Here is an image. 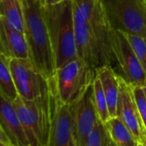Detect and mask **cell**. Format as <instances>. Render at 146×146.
<instances>
[{
    "instance_id": "6da1fadb",
    "label": "cell",
    "mask_w": 146,
    "mask_h": 146,
    "mask_svg": "<svg viewBox=\"0 0 146 146\" xmlns=\"http://www.w3.org/2000/svg\"><path fill=\"white\" fill-rule=\"evenodd\" d=\"M112 30L98 1L92 20L84 24H75L77 58L95 71L104 66H112L116 70Z\"/></svg>"
},
{
    "instance_id": "7a4b0ae2",
    "label": "cell",
    "mask_w": 146,
    "mask_h": 146,
    "mask_svg": "<svg viewBox=\"0 0 146 146\" xmlns=\"http://www.w3.org/2000/svg\"><path fill=\"white\" fill-rule=\"evenodd\" d=\"M21 5L29 59L46 79L54 77L56 68L45 18L44 0H22Z\"/></svg>"
},
{
    "instance_id": "3957f363",
    "label": "cell",
    "mask_w": 146,
    "mask_h": 146,
    "mask_svg": "<svg viewBox=\"0 0 146 146\" xmlns=\"http://www.w3.org/2000/svg\"><path fill=\"white\" fill-rule=\"evenodd\" d=\"M44 13L57 70L78 59L72 1L63 0L56 4L44 5Z\"/></svg>"
},
{
    "instance_id": "277c9868",
    "label": "cell",
    "mask_w": 146,
    "mask_h": 146,
    "mask_svg": "<svg viewBox=\"0 0 146 146\" xmlns=\"http://www.w3.org/2000/svg\"><path fill=\"white\" fill-rule=\"evenodd\" d=\"M12 103L30 146H49L52 120L50 88L44 96L33 101H27L18 96Z\"/></svg>"
},
{
    "instance_id": "5b68a950",
    "label": "cell",
    "mask_w": 146,
    "mask_h": 146,
    "mask_svg": "<svg viewBox=\"0 0 146 146\" xmlns=\"http://www.w3.org/2000/svg\"><path fill=\"white\" fill-rule=\"evenodd\" d=\"M98 1L112 29L146 38V3L145 0Z\"/></svg>"
},
{
    "instance_id": "8992f818",
    "label": "cell",
    "mask_w": 146,
    "mask_h": 146,
    "mask_svg": "<svg viewBox=\"0 0 146 146\" xmlns=\"http://www.w3.org/2000/svg\"><path fill=\"white\" fill-rule=\"evenodd\" d=\"M96 76V71L80 59L57 69L55 79L60 99L66 104L74 103L93 83Z\"/></svg>"
},
{
    "instance_id": "52a82bcc",
    "label": "cell",
    "mask_w": 146,
    "mask_h": 146,
    "mask_svg": "<svg viewBox=\"0 0 146 146\" xmlns=\"http://www.w3.org/2000/svg\"><path fill=\"white\" fill-rule=\"evenodd\" d=\"M111 39L118 75L132 87L145 86V73L127 34L113 29Z\"/></svg>"
},
{
    "instance_id": "ba28073f",
    "label": "cell",
    "mask_w": 146,
    "mask_h": 146,
    "mask_svg": "<svg viewBox=\"0 0 146 146\" xmlns=\"http://www.w3.org/2000/svg\"><path fill=\"white\" fill-rule=\"evenodd\" d=\"M10 71L18 95L27 101H33L44 96L49 83L28 59H11Z\"/></svg>"
},
{
    "instance_id": "9c48e42d",
    "label": "cell",
    "mask_w": 146,
    "mask_h": 146,
    "mask_svg": "<svg viewBox=\"0 0 146 146\" xmlns=\"http://www.w3.org/2000/svg\"><path fill=\"white\" fill-rule=\"evenodd\" d=\"M52 102V120L49 146H68L74 133L72 104L59 97L55 77L48 79Z\"/></svg>"
},
{
    "instance_id": "30bf717a",
    "label": "cell",
    "mask_w": 146,
    "mask_h": 146,
    "mask_svg": "<svg viewBox=\"0 0 146 146\" xmlns=\"http://www.w3.org/2000/svg\"><path fill=\"white\" fill-rule=\"evenodd\" d=\"M74 120V137L78 146L86 145L88 136L100 120L94 99L93 83L83 95L72 104Z\"/></svg>"
},
{
    "instance_id": "8fae6325",
    "label": "cell",
    "mask_w": 146,
    "mask_h": 146,
    "mask_svg": "<svg viewBox=\"0 0 146 146\" xmlns=\"http://www.w3.org/2000/svg\"><path fill=\"white\" fill-rule=\"evenodd\" d=\"M118 117L133 133L139 143L146 138V129L134 98L133 87L120 77Z\"/></svg>"
},
{
    "instance_id": "7c38bea8",
    "label": "cell",
    "mask_w": 146,
    "mask_h": 146,
    "mask_svg": "<svg viewBox=\"0 0 146 146\" xmlns=\"http://www.w3.org/2000/svg\"><path fill=\"white\" fill-rule=\"evenodd\" d=\"M0 117V144L30 146L13 103L3 96H1Z\"/></svg>"
},
{
    "instance_id": "4fadbf2b",
    "label": "cell",
    "mask_w": 146,
    "mask_h": 146,
    "mask_svg": "<svg viewBox=\"0 0 146 146\" xmlns=\"http://www.w3.org/2000/svg\"><path fill=\"white\" fill-rule=\"evenodd\" d=\"M1 53L9 59H28L29 47L25 33L10 27L0 18Z\"/></svg>"
},
{
    "instance_id": "5bb4252c",
    "label": "cell",
    "mask_w": 146,
    "mask_h": 146,
    "mask_svg": "<svg viewBox=\"0 0 146 146\" xmlns=\"http://www.w3.org/2000/svg\"><path fill=\"white\" fill-rule=\"evenodd\" d=\"M107 100L110 118L117 117L120 94V76L112 66H104L96 71Z\"/></svg>"
},
{
    "instance_id": "9a60e30c",
    "label": "cell",
    "mask_w": 146,
    "mask_h": 146,
    "mask_svg": "<svg viewBox=\"0 0 146 146\" xmlns=\"http://www.w3.org/2000/svg\"><path fill=\"white\" fill-rule=\"evenodd\" d=\"M0 18L13 28L24 33L23 10L20 0H1Z\"/></svg>"
},
{
    "instance_id": "2e32d148",
    "label": "cell",
    "mask_w": 146,
    "mask_h": 146,
    "mask_svg": "<svg viewBox=\"0 0 146 146\" xmlns=\"http://www.w3.org/2000/svg\"><path fill=\"white\" fill-rule=\"evenodd\" d=\"M105 125L117 146H139V141L120 117L110 118Z\"/></svg>"
},
{
    "instance_id": "e0dca14e",
    "label": "cell",
    "mask_w": 146,
    "mask_h": 146,
    "mask_svg": "<svg viewBox=\"0 0 146 146\" xmlns=\"http://www.w3.org/2000/svg\"><path fill=\"white\" fill-rule=\"evenodd\" d=\"M10 59L0 53V94L1 96L13 102L19 95L10 71Z\"/></svg>"
},
{
    "instance_id": "ac0fdd59",
    "label": "cell",
    "mask_w": 146,
    "mask_h": 146,
    "mask_svg": "<svg viewBox=\"0 0 146 146\" xmlns=\"http://www.w3.org/2000/svg\"><path fill=\"white\" fill-rule=\"evenodd\" d=\"M75 24H84L92 20L98 5V0H71Z\"/></svg>"
},
{
    "instance_id": "d6986e66",
    "label": "cell",
    "mask_w": 146,
    "mask_h": 146,
    "mask_svg": "<svg viewBox=\"0 0 146 146\" xmlns=\"http://www.w3.org/2000/svg\"><path fill=\"white\" fill-rule=\"evenodd\" d=\"M93 89H94L95 104H96L99 119L103 123L107 124L108 121L110 120V115L109 113L107 100L104 92V89H103L101 81L98 77V76H96L93 81Z\"/></svg>"
},
{
    "instance_id": "ffe728a7",
    "label": "cell",
    "mask_w": 146,
    "mask_h": 146,
    "mask_svg": "<svg viewBox=\"0 0 146 146\" xmlns=\"http://www.w3.org/2000/svg\"><path fill=\"white\" fill-rule=\"evenodd\" d=\"M110 133L104 123L99 120L86 140V146H107Z\"/></svg>"
},
{
    "instance_id": "44dd1931",
    "label": "cell",
    "mask_w": 146,
    "mask_h": 146,
    "mask_svg": "<svg viewBox=\"0 0 146 146\" xmlns=\"http://www.w3.org/2000/svg\"><path fill=\"white\" fill-rule=\"evenodd\" d=\"M127 35L146 75V38L134 34Z\"/></svg>"
},
{
    "instance_id": "7402d4cb",
    "label": "cell",
    "mask_w": 146,
    "mask_h": 146,
    "mask_svg": "<svg viewBox=\"0 0 146 146\" xmlns=\"http://www.w3.org/2000/svg\"><path fill=\"white\" fill-rule=\"evenodd\" d=\"M134 98L136 101L137 107L139 108L141 119L146 129V96L143 87H133Z\"/></svg>"
},
{
    "instance_id": "603a6c76",
    "label": "cell",
    "mask_w": 146,
    "mask_h": 146,
    "mask_svg": "<svg viewBox=\"0 0 146 146\" xmlns=\"http://www.w3.org/2000/svg\"><path fill=\"white\" fill-rule=\"evenodd\" d=\"M63 0H44V4L45 5H50V4H56Z\"/></svg>"
},
{
    "instance_id": "cb8c5ba5",
    "label": "cell",
    "mask_w": 146,
    "mask_h": 146,
    "mask_svg": "<svg viewBox=\"0 0 146 146\" xmlns=\"http://www.w3.org/2000/svg\"><path fill=\"white\" fill-rule=\"evenodd\" d=\"M107 146H117V145L114 142V140L111 139L110 135V139H109V142H108V145Z\"/></svg>"
},
{
    "instance_id": "d4e9b609",
    "label": "cell",
    "mask_w": 146,
    "mask_h": 146,
    "mask_svg": "<svg viewBox=\"0 0 146 146\" xmlns=\"http://www.w3.org/2000/svg\"><path fill=\"white\" fill-rule=\"evenodd\" d=\"M68 146H78L77 145L76 141H75V139H74V134H73V137H72V139H71V141H70L69 145Z\"/></svg>"
},
{
    "instance_id": "484cf974",
    "label": "cell",
    "mask_w": 146,
    "mask_h": 146,
    "mask_svg": "<svg viewBox=\"0 0 146 146\" xmlns=\"http://www.w3.org/2000/svg\"><path fill=\"white\" fill-rule=\"evenodd\" d=\"M1 146H14L11 145H6V144H1Z\"/></svg>"
},
{
    "instance_id": "4316f807",
    "label": "cell",
    "mask_w": 146,
    "mask_h": 146,
    "mask_svg": "<svg viewBox=\"0 0 146 146\" xmlns=\"http://www.w3.org/2000/svg\"><path fill=\"white\" fill-rule=\"evenodd\" d=\"M142 144H143V145L144 146H146V138L145 139V140L143 141V143H142Z\"/></svg>"
},
{
    "instance_id": "83f0119b",
    "label": "cell",
    "mask_w": 146,
    "mask_h": 146,
    "mask_svg": "<svg viewBox=\"0 0 146 146\" xmlns=\"http://www.w3.org/2000/svg\"><path fill=\"white\" fill-rule=\"evenodd\" d=\"M143 89H144V91H145V96H146V85L143 87Z\"/></svg>"
},
{
    "instance_id": "f1b7e54d",
    "label": "cell",
    "mask_w": 146,
    "mask_h": 146,
    "mask_svg": "<svg viewBox=\"0 0 146 146\" xmlns=\"http://www.w3.org/2000/svg\"><path fill=\"white\" fill-rule=\"evenodd\" d=\"M139 146H144V145H143V144H142V143H139Z\"/></svg>"
},
{
    "instance_id": "f546056e",
    "label": "cell",
    "mask_w": 146,
    "mask_h": 146,
    "mask_svg": "<svg viewBox=\"0 0 146 146\" xmlns=\"http://www.w3.org/2000/svg\"><path fill=\"white\" fill-rule=\"evenodd\" d=\"M20 1H21H21H22V0H20Z\"/></svg>"
},
{
    "instance_id": "4dcf8cb0",
    "label": "cell",
    "mask_w": 146,
    "mask_h": 146,
    "mask_svg": "<svg viewBox=\"0 0 146 146\" xmlns=\"http://www.w3.org/2000/svg\"><path fill=\"white\" fill-rule=\"evenodd\" d=\"M145 3H146V0H145Z\"/></svg>"
}]
</instances>
